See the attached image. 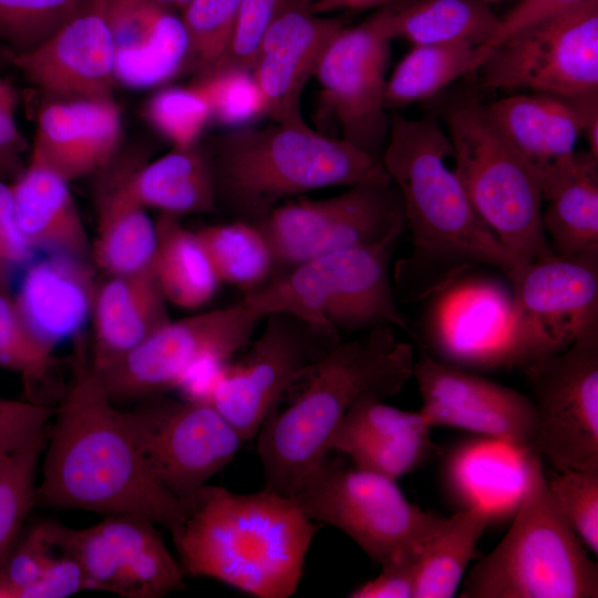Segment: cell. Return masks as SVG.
<instances>
[{"mask_svg":"<svg viewBox=\"0 0 598 598\" xmlns=\"http://www.w3.org/2000/svg\"><path fill=\"white\" fill-rule=\"evenodd\" d=\"M71 378L50 426L37 505L134 515L176 530L187 506L152 474L126 412L118 411L74 338Z\"/></svg>","mask_w":598,"mask_h":598,"instance_id":"obj_1","label":"cell"},{"mask_svg":"<svg viewBox=\"0 0 598 598\" xmlns=\"http://www.w3.org/2000/svg\"><path fill=\"white\" fill-rule=\"evenodd\" d=\"M390 117L380 157L400 194L412 243L394 268L395 297L429 299L481 265L509 278L520 265L478 216L447 166L453 157L447 132L432 115L408 118L396 111Z\"/></svg>","mask_w":598,"mask_h":598,"instance_id":"obj_2","label":"cell"},{"mask_svg":"<svg viewBox=\"0 0 598 598\" xmlns=\"http://www.w3.org/2000/svg\"><path fill=\"white\" fill-rule=\"evenodd\" d=\"M172 533L184 574L217 579L258 598H288L299 586L318 530L290 496L262 488L203 486Z\"/></svg>","mask_w":598,"mask_h":598,"instance_id":"obj_3","label":"cell"},{"mask_svg":"<svg viewBox=\"0 0 598 598\" xmlns=\"http://www.w3.org/2000/svg\"><path fill=\"white\" fill-rule=\"evenodd\" d=\"M413 344L383 326L340 341L301 380L282 410L275 409L257 433L264 487L291 496L330 453L331 437L351 405L364 395L399 393L412 378Z\"/></svg>","mask_w":598,"mask_h":598,"instance_id":"obj_4","label":"cell"},{"mask_svg":"<svg viewBox=\"0 0 598 598\" xmlns=\"http://www.w3.org/2000/svg\"><path fill=\"white\" fill-rule=\"evenodd\" d=\"M199 143L210 163L218 208L251 224L312 190L391 182L380 157L307 123L243 126Z\"/></svg>","mask_w":598,"mask_h":598,"instance_id":"obj_5","label":"cell"},{"mask_svg":"<svg viewBox=\"0 0 598 598\" xmlns=\"http://www.w3.org/2000/svg\"><path fill=\"white\" fill-rule=\"evenodd\" d=\"M523 460V489L513 523L471 569L461 597L597 598V563L555 501L539 455L525 451Z\"/></svg>","mask_w":598,"mask_h":598,"instance_id":"obj_6","label":"cell"},{"mask_svg":"<svg viewBox=\"0 0 598 598\" xmlns=\"http://www.w3.org/2000/svg\"><path fill=\"white\" fill-rule=\"evenodd\" d=\"M443 118L454 171L478 216L523 265L554 254L542 225L537 178L477 97L451 101Z\"/></svg>","mask_w":598,"mask_h":598,"instance_id":"obj_7","label":"cell"},{"mask_svg":"<svg viewBox=\"0 0 598 598\" xmlns=\"http://www.w3.org/2000/svg\"><path fill=\"white\" fill-rule=\"evenodd\" d=\"M398 240L310 259L276 274L241 301L262 318L288 312L340 334L383 326L413 334L398 307L390 272Z\"/></svg>","mask_w":598,"mask_h":598,"instance_id":"obj_8","label":"cell"},{"mask_svg":"<svg viewBox=\"0 0 598 598\" xmlns=\"http://www.w3.org/2000/svg\"><path fill=\"white\" fill-rule=\"evenodd\" d=\"M290 497L307 518L337 527L379 565L425 543L446 518L411 503L395 481L329 454Z\"/></svg>","mask_w":598,"mask_h":598,"instance_id":"obj_9","label":"cell"},{"mask_svg":"<svg viewBox=\"0 0 598 598\" xmlns=\"http://www.w3.org/2000/svg\"><path fill=\"white\" fill-rule=\"evenodd\" d=\"M246 355L223 365L204 402L252 440L286 391L305 379L340 341L341 334L288 312H272Z\"/></svg>","mask_w":598,"mask_h":598,"instance_id":"obj_10","label":"cell"},{"mask_svg":"<svg viewBox=\"0 0 598 598\" xmlns=\"http://www.w3.org/2000/svg\"><path fill=\"white\" fill-rule=\"evenodd\" d=\"M255 225L270 246L276 275L323 255L400 239L405 217L390 182L350 186L321 199H291Z\"/></svg>","mask_w":598,"mask_h":598,"instance_id":"obj_11","label":"cell"},{"mask_svg":"<svg viewBox=\"0 0 598 598\" xmlns=\"http://www.w3.org/2000/svg\"><path fill=\"white\" fill-rule=\"evenodd\" d=\"M492 90L559 99L598 91V0L530 25L493 48L480 68Z\"/></svg>","mask_w":598,"mask_h":598,"instance_id":"obj_12","label":"cell"},{"mask_svg":"<svg viewBox=\"0 0 598 598\" xmlns=\"http://www.w3.org/2000/svg\"><path fill=\"white\" fill-rule=\"evenodd\" d=\"M522 372L536 410L533 452L558 472L598 470V327Z\"/></svg>","mask_w":598,"mask_h":598,"instance_id":"obj_13","label":"cell"},{"mask_svg":"<svg viewBox=\"0 0 598 598\" xmlns=\"http://www.w3.org/2000/svg\"><path fill=\"white\" fill-rule=\"evenodd\" d=\"M424 351L470 371L524 370L534 362L514 306L501 281L465 274L431 297Z\"/></svg>","mask_w":598,"mask_h":598,"instance_id":"obj_14","label":"cell"},{"mask_svg":"<svg viewBox=\"0 0 598 598\" xmlns=\"http://www.w3.org/2000/svg\"><path fill=\"white\" fill-rule=\"evenodd\" d=\"M261 320L243 301L171 320L113 368L97 374L112 402L164 394L178 388L195 368L224 363L250 342Z\"/></svg>","mask_w":598,"mask_h":598,"instance_id":"obj_15","label":"cell"},{"mask_svg":"<svg viewBox=\"0 0 598 598\" xmlns=\"http://www.w3.org/2000/svg\"><path fill=\"white\" fill-rule=\"evenodd\" d=\"M154 477L182 502L227 466L244 440L208 402L158 394L126 412Z\"/></svg>","mask_w":598,"mask_h":598,"instance_id":"obj_16","label":"cell"},{"mask_svg":"<svg viewBox=\"0 0 598 598\" xmlns=\"http://www.w3.org/2000/svg\"><path fill=\"white\" fill-rule=\"evenodd\" d=\"M392 40L385 6L358 25H344L324 49L313 75L341 138L378 157L391 120L384 94Z\"/></svg>","mask_w":598,"mask_h":598,"instance_id":"obj_17","label":"cell"},{"mask_svg":"<svg viewBox=\"0 0 598 598\" xmlns=\"http://www.w3.org/2000/svg\"><path fill=\"white\" fill-rule=\"evenodd\" d=\"M58 544L81 566L86 590L158 598L184 588L181 565L147 518L111 515L82 529L59 524Z\"/></svg>","mask_w":598,"mask_h":598,"instance_id":"obj_18","label":"cell"},{"mask_svg":"<svg viewBox=\"0 0 598 598\" xmlns=\"http://www.w3.org/2000/svg\"><path fill=\"white\" fill-rule=\"evenodd\" d=\"M508 280L534 361L598 327V250L550 254L520 265Z\"/></svg>","mask_w":598,"mask_h":598,"instance_id":"obj_19","label":"cell"},{"mask_svg":"<svg viewBox=\"0 0 598 598\" xmlns=\"http://www.w3.org/2000/svg\"><path fill=\"white\" fill-rule=\"evenodd\" d=\"M412 378L422 398L419 412L430 429L457 427L533 451L537 420L529 396L439 361L423 349Z\"/></svg>","mask_w":598,"mask_h":598,"instance_id":"obj_20","label":"cell"},{"mask_svg":"<svg viewBox=\"0 0 598 598\" xmlns=\"http://www.w3.org/2000/svg\"><path fill=\"white\" fill-rule=\"evenodd\" d=\"M317 11L315 0H282L261 38L250 72L272 122L306 123L305 86L329 42L346 25Z\"/></svg>","mask_w":598,"mask_h":598,"instance_id":"obj_21","label":"cell"},{"mask_svg":"<svg viewBox=\"0 0 598 598\" xmlns=\"http://www.w3.org/2000/svg\"><path fill=\"white\" fill-rule=\"evenodd\" d=\"M12 66L55 97L113 99L115 53L105 0H82L69 19Z\"/></svg>","mask_w":598,"mask_h":598,"instance_id":"obj_22","label":"cell"},{"mask_svg":"<svg viewBox=\"0 0 598 598\" xmlns=\"http://www.w3.org/2000/svg\"><path fill=\"white\" fill-rule=\"evenodd\" d=\"M121 143L122 117L114 99L52 96L39 109L29 163L70 183L106 166Z\"/></svg>","mask_w":598,"mask_h":598,"instance_id":"obj_23","label":"cell"},{"mask_svg":"<svg viewBox=\"0 0 598 598\" xmlns=\"http://www.w3.org/2000/svg\"><path fill=\"white\" fill-rule=\"evenodd\" d=\"M105 14L117 84L151 89L184 71L187 35L174 9L148 0H105Z\"/></svg>","mask_w":598,"mask_h":598,"instance_id":"obj_24","label":"cell"},{"mask_svg":"<svg viewBox=\"0 0 598 598\" xmlns=\"http://www.w3.org/2000/svg\"><path fill=\"white\" fill-rule=\"evenodd\" d=\"M146 156L142 150L121 147L106 166L93 174L97 231L91 257L105 275L134 274L152 266L155 223L131 186L134 167Z\"/></svg>","mask_w":598,"mask_h":598,"instance_id":"obj_25","label":"cell"},{"mask_svg":"<svg viewBox=\"0 0 598 598\" xmlns=\"http://www.w3.org/2000/svg\"><path fill=\"white\" fill-rule=\"evenodd\" d=\"M96 285L89 260L47 252L27 264L14 301L31 331L55 347L82 332L91 318Z\"/></svg>","mask_w":598,"mask_h":598,"instance_id":"obj_26","label":"cell"},{"mask_svg":"<svg viewBox=\"0 0 598 598\" xmlns=\"http://www.w3.org/2000/svg\"><path fill=\"white\" fill-rule=\"evenodd\" d=\"M152 269L106 275L96 285L92 307L93 344L90 362L103 373L122 361L157 329L171 321Z\"/></svg>","mask_w":598,"mask_h":598,"instance_id":"obj_27","label":"cell"},{"mask_svg":"<svg viewBox=\"0 0 598 598\" xmlns=\"http://www.w3.org/2000/svg\"><path fill=\"white\" fill-rule=\"evenodd\" d=\"M487 107L503 135L534 172L538 185L576 153L581 135L579 122L564 99L534 92L513 94L487 103Z\"/></svg>","mask_w":598,"mask_h":598,"instance_id":"obj_28","label":"cell"},{"mask_svg":"<svg viewBox=\"0 0 598 598\" xmlns=\"http://www.w3.org/2000/svg\"><path fill=\"white\" fill-rule=\"evenodd\" d=\"M10 187L19 230L33 250L89 260V237L66 181L29 163Z\"/></svg>","mask_w":598,"mask_h":598,"instance_id":"obj_29","label":"cell"},{"mask_svg":"<svg viewBox=\"0 0 598 598\" xmlns=\"http://www.w3.org/2000/svg\"><path fill=\"white\" fill-rule=\"evenodd\" d=\"M542 225L556 255L598 250V158L576 152L539 183Z\"/></svg>","mask_w":598,"mask_h":598,"instance_id":"obj_30","label":"cell"},{"mask_svg":"<svg viewBox=\"0 0 598 598\" xmlns=\"http://www.w3.org/2000/svg\"><path fill=\"white\" fill-rule=\"evenodd\" d=\"M524 452L493 437L465 442L447 460L448 485L464 508L484 507L492 520L515 513L523 489Z\"/></svg>","mask_w":598,"mask_h":598,"instance_id":"obj_31","label":"cell"},{"mask_svg":"<svg viewBox=\"0 0 598 598\" xmlns=\"http://www.w3.org/2000/svg\"><path fill=\"white\" fill-rule=\"evenodd\" d=\"M131 186L146 208L159 213L182 216L219 209L210 163L200 143L173 147L151 162L142 158L131 174Z\"/></svg>","mask_w":598,"mask_h":598,"instance_id":"obj_32","label":"cell"},{"mask_svg":"<svg viewBox=\"0 0 598 598\" xmlns=\"http://www.w3.org/2000/svg\"><path fill=\"white\" fill-rule=\"evenodd\" d=\"M389 10L393 39L412 45L492 47L501 23L486 0H405Z\"/></svg>","mask_w":598,"mask_h":598,"instance_id":"obj_33","label":"cell"},{"mask_svg":"<svg viewBox=\"0 0 598 598\" xmlns=\"http://www.w3.org/2000/svg\"><path fill=\"white\" fill-rule=\"evenodd\" d=\"M155 228L151 269L164 298L183 309L206 305L220 281L196 233L187 229L179 216L166 213H159Z\"/></svg>","mask_w":598,"mask_h":598,"instance_id":"obj_34","label":"cell"},{"mask_svg":"<svg viewBox=\"0 0 598 598\" xmlns=\"http://www.w3.org/2000/svg\"><path fill=\"white\" fill-rule=\"evenodd\" d=\"M492 50L467 43L413 45L386 81V110L395 112L427 100L461 76L475 73Z\"/></svg>","mask_w":598,"mask_h":598,"instance_id":"obj_35","label":"cell"},{"mask_svg":"<svg viewBox=\"0 0 598 598\" xmlns=\"http://www.w3.org/2000/svg\"><path fill=\"white\" fill-rule=\"evenodd\" d=\"M491 513L481 506L446 517L424 544L417 563L414 598H451L460 586Z\"/></svg>","mask_w":598,"mask_h":598,"instance_id":"obj_36","label":"cell"},{"mask_svg":"<svg viewBox=\"0 0 598 598\" xmlns=\"http://www.w3.org/2000/svg\"><path fill=\"white\" fill-rule=\"evenodd\" d=\"M195 233L220 282L246 293L260 288L275 275L272 251L255 224L236 220L205 226Z\"/></svg>","mask_w":598,"mask_h":598,"instance_id":"obj_37","label":"cell"},{"mask_svg":"<svg viewBox=\"0 0 598 598\" xmlns=\"http://www.w3.org/2000/svg\"><path fill=\"white\" fill-rule=\"evenodd\" d=\"M49 431L0 454V568L37 505V470Z\"/></svg>","mask_w":598,"mask_h":598,"instance_id":"obj_38","label":"cell"},{"mask_svg":"<svg viewBox=\"0 0 598 598\" xmlns=\"http://www.w3.org/2000/svg\"><path fill=\"white\" fill-rule=\"evenodd\" d=\"M9 267L0 260V365L19 373L28 400L39 402V389L55 363L54 347L39 339L22 319L10 291Z\"/></svg>","mask_w":598,"mask_h":598,"instance_id":"obj_39","label":"cell"},{"mask_svg":"<svg viewBox=\"0 0 598 598\" xmlns=\"http://www.w3.org/2000/svg\"><path fill=\"white\" fill-rule=\"evenodd\" d=\"M238 9L239 0H190L181 10L188 43L183 72L196 76L224 63L235 35Z\"/></svg>","mask_w":598,"mask_h":598,"instance_id":"obj_40","label":"cell"},{"mask_svg":"<svg viewBox=\"0 0 598 598\" xmlns=\"http://www.w3.org/2000/svg\"><path fill=\"white\" fill-rule=\"evenodd\" d=\"M430 430L419 411H404L386 404L380 396L364 395L342 417L331 437L330 452L344 455L367 442L429 433Z\"/></svg>","mask_w":598,"mask_h":598,"instance_id":"obj_41","label":"cell"},{"mask_svg":"<svg viewBox=\"0 0 598 598\" xmlns=\"http://www.w3.org/2000/svg\"><path fill=\"white\" fill-rule=\"evenodd\" d=\"M142 115L158 135L176 148L198 144L210 122L205 97L190 84L161 87L147 99Z\"/></svg>","mask_w":598,"mask_h":598,"instance_id":"obj_42","label":"cell"},{"mask_svg":"<svg viewBox=\"0 0 598 598\" xmlns=\"http://www.w3.org/2000/svg\"><path fill=\"white\" fill-rule=\"evenodd\" d=\"M190 85L205 97L210 122L238 128L266 115L261 92L248 70L219 66L194 76Z\"/></svg>","mask_w":598,"mask_h":598,"instance_id":"obj_43","label":"cell"},{"mask_svg":"<svg viewBox=\"0 0 598 598\" xmlns=\"http://www.w3.org/2000/svg\"><path fill=\"white\" fill-rule=\"evenodd\" d=\"M82 0H0V43L16 54L29 52L51 37Z\"/></svg>","mask_w":598,"mask_h":598,"instance_id":"obj_44","label":"cell"},{"mask_svg":"<svg viewBox=\"0 0 598 598\" xmlns=\"http://www.w3.org/2000/svg\"><path fill=\"white\" fill-rule=\"evenodd\" d=\"M59 523L39 520L24 527L0 568V597H20L60 551Z\"/></svg>","mask_w":598,"mask_h":598,"instance_id":"obj_45","label":"cell"},{"mask_svg":"<svg viewBox=\"0 0 598 598\" xmlns=\"http://www.w3.org/2000/svg\"><path fill=\"white\" fill-rule=\"evenodd\" d=\"M549 489L566 520L586 547L598 555V470L563 471Z\"/></svg>","mask_w":598,"mask_h":598,"instance_id":"obj_46","label":"cell"},{"mask_svg":"<svg viewBox=\"0 0 598 598\" xmlns=\"http://www.w3.org/2000/svg\"><path fill=\"white\" fill-rule=\"evenodd\" d=\"M432 451L430 433H420L367 442L344 455L359 468L396 481L423 465Z\"/></svg>","mask_w":598,"mask_h":598,"instance_id":"obj_47","label":"cell"},{"mask_svg":"<svg viewBox=\"0 0 598 598\" xmlns=\"http://www.w3.org/2000/svg\"><path fill=\"white\" fill-rule=\"evenodd\" d=\"M281 1L239 0L235 35L228 55L219 66L251 70L261 38Z\"/></svg>","mask_w":598,"mask_h":598,"instance_id":"obj_48","label":"cell"},{"mask_svg":"<svg viewBox=\"0 0 598 598\" xmlns=\"http://www.w3.org/2000/svg\"><path fill=\"white\" fill-rule=\"evenodd\" d=\"M424 544V543H423ZM423 544L381 565L380 574L348 594L351 598H414L417 563Z\"/></svg>","mask_w":598,"mask_h":598,"instance_id":"obj_49","label":"cell"},{"mask_svg":"<svg viewBox=\"0 0 598 598\" xmlns=\"http://www.w3.org/2000/svg\"><path fill=\"white\" fill-rule=\"evenodd\" d=\"M55 409L45 403L0 398V452L16 448L49 426Z\"/></svg>","mask_w":598,"mask_h":598,"instance_id":"obj_50","label":"cell"},{"mask_svg":"<svg viewBox=\"0 0 598 598\" xmlns=\"http://www.w3.org/2000/svg\"><path fill=\"white\" fill-rule=\"evenodd\" d=\"M19 92L13 83L0 76V179L11 183L24 169L23 154L30 148L17 125Z\"/></svg>","mask_w":598,"mask_h":598,"instance_id":"obj_51","label":"cell"},{"mask_svg":"<svg viewBox=\"0 0 598 598\" xmlns=\"http://www.w3.org/2000/svg\"><path fill=\"white\" fill-rule=\"evenodd\" d=\"M86 590L84 573L74 557L60 551L22 598H63Z\"/></svg>","mask_w":598,"mask_h":598,"instance_id":"obj_52","label":"cell"},{"mask_svg":"<svg viewBox=\"0 0 598 598\" xmlns=\"http://www.w3.org/2000/svg\"><path fill=\"white\" fill-rule=\"evenodd\" d=\"M587 0H518L501 19L499 29L492 47L504 42L513 34L569 10Z\"/></svg>","mask_w":598,"mask_h":598,"instance_id":"obj_53","label":"cell"},{"mask_svg":"<svg viewBox=\"0 0 598 598\" xmlns=\"http://www.w3.org/2000/svg\"><path fill=\"white\" fill-rule=\"evenodd\" d=\"M0 239L6 246L11 266L28 264L34 251L19 230L10 183L0 179Z\"/></svg>","mask_w":598,"mask_h":598,"instance_id":"obj_54","label":"cell"},{"mask_svg":"<svg viewBox=\"0 0 598 598\" xmlns=\"http://www.w3.org/2000/svg\"><path fill=\"white\" fill-rule=\"evenodd\" d=\"M575 111L588 152L598 158V91L564 99Z\"/></svg>","mask_w":598,"mask_h":598,"instance_id":"obj_55","label":"cell"},{"mask_svg":"<svg viewBox=\"0 0 598 598\" xmlns=\"http://www.w3.org/2000/svg\"><path fill=\"white\" fill-rule=\"evenodd\" d=\"M331 8H346L351 10L379 9L389 4L399 3L405 0H322ZM321 4V6H323Z\"/></svg>","mask_w":598,"mask_h":598,"instance_id":"obj_56","label":"cell"},{"mask_svg":"<svg viewBox=\"0 0 598 598\" xmlns=\"http://www.w3.org/2000/svg\"><path fill=\"white\" fill-rule=\"evenodd\" d=\"M172 9L182 10L190 0H148Z\"/></svg>","mask_w":598,"mask_h":598,"instance_id":"obj_57","label":"cell"},{"mask_svg":"<svg viewBox=\"0 0 598 598\" xmlns=\"http://www.w3.org/2000/svg\"><path fill=\"white\" fill-rule=\"evenodd\" d=\"M0 260H3L9 266H11L8 250H7L6 246L3 245V243L1 241V239H0Z\"/></svg>","mask_w":598,"mask_h":598,"instance_id":"obj_58","label":"cell"},{"mask_svg":"<svg viewBox=\"0 0 598 598\" xmlns=\"http://www.w3.org/2000/svg\"><path fill=\"white\" fill-rule=\"evenodd\" d=\"M488 3H493V2H499V1H506V0H486Z\"/></svg>","mask_w":598,"mask_h":598,"instance_id":"obj_59","label":"cell"},{"mask_svg":"<svg viewBox=\"0 0 598 598\" xmlns=\"http://www.w3.org/2000/svg\"><path fill=\"white\" fill-rule=\"evenodd\" d=\"M3 453V452H0V454Z\"/></svg>","mask_w":598,"mask_h":598,"instance_id":"obj_60","label":"cell"}]
</instances>
